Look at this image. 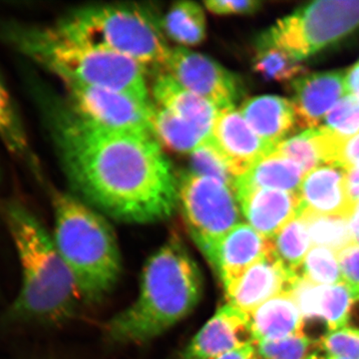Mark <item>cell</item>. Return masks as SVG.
Masks as SVG:
<instances>
[{
  "label": "cell",
  "instance_id": "38",
  "mask_svg": "<svg viewBox=\"0 0 359 359\" xmlns=\"http://www.w3.org/2000/svg\"><path fill=\"white\" fill-rule=\"evenodd\" d=\"M347 191L354 208L359 203V167L347 171Z\"/></svg>",
  "mask_w": 359,
  "mask_h": 359
},
{
  "label": "cell",
  "instance_id": "2",
  "mask_svg": "<svg viewBox=\"0 0 359 359\" xmlns=\"http://www.w3.org/2000/svg\"><path fill=\"white\" fill-rule=\"evenodd\" d=\"M1 208L21 268L20 292L7 318L39 325H59L70 320L83 297L53 236L22 203L8 201Z\"/></svg>",
  "mask_w": 359,
  "mask_h": 359
},
{
  "label": "cell",
  "instance_id": "29",
  "mask_svg": "<svg viewBox=\"0 0 359 359\" xmlns=\"http://www.w3.org/2000/svg\"><path fill=\"white\" fill-rule=\"evenodd\" d=\"M297 275L318 285L344 283L337 252L325 247H311Z\"/></svg>",
  "mask_w": 359,
  "mask_h": 359
},
{
  "label": "cell",
  "instance_id": "41",
  "mask_svg": "<svg viewBox=\"0 0 359 359\" xmlns=\"http://www.w3.org/2000/svg\"><path fill=\"white\" fill-rule=\"evenodd\" d=\"M353 243L354 244L359 245V231L353 233Z\"/></svg>",
  "mask_w": 359,
  "mask_h": 359
},
{
  "label": "cell",
  "instance_id": "37",
  "mask_svg": "<svg viewBox=\"0 0 359 359\" xmlns=\"http://www.w3.org/2000/svg\"><path fill=\"white\" fill-rule=\"evenodd\" d=\"M347 94L359 101V62L346 71Z\"/></svg>",
  "mask_w": 359,
  "mask_h": 359
},
{
  "label": "cell",
  "instance_id": "9",
  "mask_svg": "<svg viewBox=\"0 0 359 359\" xmlns=\"http://www.w3.org/2000/svg\"><path fill=\"white\" fill-rule=\"evenodd\" d=\"M71 109L97 126L152 134L154 105L114 90L63 81ZM153 135V134H152Z\"/></svg>",
  "mask_w": 359,
  "mask_h": 359
},
{
  "label": "cell",
  "instance_id": "14",
  "mask_svg": "<svg viewBox=\"0 0 359 359\" xmlns=\"http://www.w3.org/2000/svg\"><path fill=\"white\" fill-rule=\"evenodd\" d=\"M287 292L299 306L304 325L320 323L328 332L346 327L347 314L354 295L346 283L318 285L297 275Z\"/></svg>",
  "mask_w": 359,
  "mask_h": 359
},
{
  "label": "cell",
  "instance_id": "39",
  "mask_svg": "<svg viewBox=\"0 0 359 359\" xmlns=\"http://www.w3.org/2000/svg\"><path fill=\"white\" fill-rule=\"evenodd\" d=\"M217 359H259L256 344L238 347L235 351L224 354Z\"/></svg>",
  "mask_w": 359,
  "mask_h": 359
},
{
  "label": "cell",
  "instance_id": "26",
  "mask_svg": "<svg viewBox=\"0 0 359 359\" xmlns=\"http://www.w3.org/2000/svg\"><path fill=\"white\" fill-rule=\"evenodd\" d=\"M271 241L273 257L289 273L297 275L313 245L304 219L297 217L292 219Z\"/></svg>",
  "mask_w": 359,
  "mask_h": 359
},
{
  "label": "cell",
  "instance_id": "11",
  "mask_svg": "<svg viewBox=\"0 0 359 359\" xmlns=\"http://www.w3.org/2000/svg\"><path fill=\"white\" fill-rule=\"evenodd\" d=\"M209 140L236 180L271 154L276 147L259 138L236 107L219 110Z\"/></svg>",
  "mask_w": 359,
  "mask_h": 359
},
{
  "label": "cell",
  "instance_id": "8",
  "mask_svg": "<svg viewBox=\"0 0 359 359\" xmlns=\"http://www.w3.org/2000/svg\"><path fill=\"white\" fill-rule=\"evenodd\" d=\"M178 207L191 238L205 259L228 231L243 223L235 189L192 172L178 179Z\"/></svg>",
  "mask_w": 359,
  "mask_h": 359
},
{
  "label": "cell",
  "instance_id": "34",
  "mask_svg": "<svg viewBox=\"0 0 359 359\" xmlns=\"http://www.w3.org/2000/svg\"><path fill=\"white\" fill-rule=\"evenodd\" d=\"M342 282L346 283L354 297L359 295V245H348L337 252Z\"/></svg>",
  "mask_w": 359,
  "mask_h": 359
},
{
  "label": "cell",
  "instance_id": "23",
  "mask_svg": "<svg viewBox=\"0 0 359 359\" xmlns=\"http://www.w3.org/2000/svg\"><path fill=\"white\" fill-rule=\"evenodd\" d=\"M163 32L182 47L196 46L204 41L207 20L197 2H175L161 20Z\"/></svg>",
  "mask_w": 359,
  "mask_h": 359
},
{
  "label": "cell",
  "instance_id": "12",
  "mask_svg": "<svg viewBox=\"0 0 359 359\" xmlns=\"http://www.w3.org/2000/svg\"><path fill=\"white\" fill-rule=\"evenodd\" d=\"M249 344H256L250 314L226 304L196 334L182 359H217Z\"/></svg>",
  "mask_w": 359,
  "mask_h": 359
},
{
  "label": "cell",
  "instance_id": "22",
  "mask_svg": "<svg viewBox=\"0 0 359 359\" xmlns=\"http://www.w3.org/2000/svg\"><path fill=\"white\" fill-rule=\"evenodd\" d=\"M304 176L306 173L299 165L283 156L271 153L236 180V192L245 189H269L297 193Z\"/></svg>",
  "mask_w": 359,
  "mask_h": 359
},
{
  "label": "cell",
  "instance_id": "40",
  "mask_svg": "<svg viewBox=\"0 0 359 359\" xmlns=\"http://www.w3.org/2000/svg\"><path fill=\"white\" fill-rule=\"evenodd\" d=\"M349 224H351L353 233L359 231V203L354 208L353 215H351V219H349Z\"/></svg>",
  "mask_w": 359,
  "mask_h": 359
},
{
  "label": "cell",
  "instance_id": "4",
  "mask_svg": "<svg viewBox=\"0 0 359 359\" xmlns=\"http://www.w3.org/2000/svg\"><path fill=\"white\" fill-rule=\"evenodd\" d=\"M0 39L63 81L114 90L150 102L145 67L132 59L65 36L53 26L0 21Z\"/></svg>",
  "mask_w": 359,
  "mask_h": 359
},
{
  "label": "cell",
  "instance_id": "43",
  "mask_svg": "<svg viewBox=\"0 0 359 359\" xmlns=\"http://www.w3.org/2000/svg\"><path fill=\"white\" fill-rule=\"evenodd\" d=\"M325 359H344L340 358H337V356L330 355V354H327V355L323 356Z\"/></svg>",
  "mask_w": 359,
  "mask_h": 359
},
{
  "label": "cell",
  "instance_id": "18",
  "mask_svg": "<svg viewBox=\"0 0 359 359\" xmlns=\"http://www.w3.org/2000/svg\"><path fill=\"white\" fill-rule=\"evenodd\" d=\"M236 193L248 224L266 238H273L301 212L297 193L269 189H245Z\"/></svg>",
  "mask_w": 359,
  "mask_h": 359
},
{
  "label": "cell",
  "instance_id": "36",
  "mask_svg": "<svg viewBox=\"0 0 359 359\" xmlns=\"http://www.w3.org/2000/svg\"><path fill=\"white\" fill-rule=\"evenodd\" d=\"M335 166L346 171L359 167V134L342 142Z\"/></svg>",
  "mask_w": 359,
  "mask_h": 359
},
{
  "label": "cell",
  "instance_id": "24",
  "mask_svg": "<svg viewBox=\"0 0 359 359\" xmlns=\"http://www.w3.org/2000/svg\"><path fill=\"white\" fill-rule=\"evenodd\" d=\"M0 141L16 160L20 161L32 172H37L39 166L30 149L25 126L1 78H0Z\"/></svg>",
  "mask_w": 359,
  "mask_h": 359
},
{
  "label": "cell",
  "instance_id": "17",
  "mask_svg": "<svg viewBox=\"0 0 359 359\" xmlns=\"http://www.w3.org/2000/svg\"><path fill=\"white\" fill-rule=\"evenodd\" d=\"M347 171L325 165L306 174L299 189L301 212L351 219L354 205L347 191Z\"/></svg>",
  "mask_w": 359,
  "mask_h": 359
},
{
  "label": "cell",
  "instance_id": "3",
  "mask_svg": "<svg viewBox=\"0 0 359 359\" xmlns=\"http://www.w3.org/2000/svg\"><path fill=\"white\" fill-rule=\"evenodd\" d=\"M203 290L199 266L180 238H170L146 262L138 297L108 321L106 334L118 344L150 341L192 313Z\"/></svg>",
  "mask_w": 359,
  "mask_h": 359
},
{
  "label": "cell",
  "instance_id": "15",
  "mask_svg": "<svg viewBox=\"0 0 359 359\" xmlns=\"http://www.w3.org/2000/svg\"><path fill=\"white\" fill-rule=\"evenodd\" d=\"M271 256V238L257 233L249 224L241 223L217 243L205 259L224 287L255 264Z\"/></svg>",
  "mask_w": 359,
  "mask_h": 359
},
{
  "label": "cell",
  "instance_id": "19",
  "mask_svg": "<svg viewBox=\"0 0 359 359\" xmlns=\"http://www.w3.org/2000/svg\"><path fill=\"white\" fill-rule=\"evenodd\" d=\"M152 93L157 106L190 123L205 139L211 137L219 112L214 104L182 86L167 72L156 78Z\"/></svg>",
  "mask_w": 359,
  "mask_h": 359
},
{
  "label": "cell",
  "instance_id": "5",
  "mask_svg": "<svg viewBox=\"0 0 359 359\" xmlns=\"http://www.w3.org/2000/svg\"><path fill=\"white\" fill-rule=\"evenodd\" d=\"M53 240L76 280L83 299L101 301L122 273L112 226L99 212L67 193H52Z\"/></svg>",
  "mask_w": 359,
  "mask_h": 359
},
{
  "label": "cell",
  "instance_id": "7",
  "mask_svg": "<svg viewBox=\"0 0 359 359\" xmlns=\"http://www.w3.org/2000/svg\"><path fill=\"white\" fill-rule=\"evenodd\" d=\"M359 28L358 0L314 1L285 16L261 39L301 61Z\"/></svg>",
  "mask_w": 359,
  "mask_h": 359
},
{
  "label": "cell",
  "instance_id": "20",
  "mask_svg": "<svg viewBox=\"0 0 359 359\" xmlns=\"http://www.w3.org/2000/svg\"><path fill=\"white\" fill-rule=\"evenodd\" d=\"M240 111L257 136L271 145L285 140L297 127L292 103L282 97H252L243 103Z\"/></svg>",
  "mask_w": 359,
  "mask_h": 359
},
{
  "label": "cell",
  "instance_id": "10",
  "mask_svg": "<svg viewBox=\"0 0 359 359\" xmlns=\"http://www.w3.org/2000/svg\"><path fill=\"white\" fill-rule=\"evenodd\" d=\"M165 68L182 86L214 104L219 110L236 107L242 94L240 80L233 73L209 56L187 47L171 49Z\"/></svg>",
  "mask_w": 359,
  "mask_h": 359
},
{
  "label": "cell",
  "instance_id": "25",
  "mask_svg": "<svg viewBox=\"0 0 359 359\" xmlns=\"http://www.w3.org/2000/svg\"><path fill=\"white\" fill-rule=\"evenodd\" d=\"M151 130L156 140L174 152L191 154L207 140L190 123L159 106H154Z\"/></svg>",
  "mask_w": 359,
  "mask_h": 359
},
{
  "label": "cell",
  "instance_id": "16",
  "mask_svg": "<svg viewBox=\"0 0 359 359\" xmlns=\"http://www.w3.org/2000/svg\"><path fill=\"white\" fill-rule=\"evenodd\" d=\"M295 276L297 275L289 273L273 255L224 285L226 304L252 314L264 302L287 292Z\"/></svg>",
  "mask_w": 359,
  "mask_h": 359
},
{
  "label": "cell",
  "instance_id": "31",
  "mask_svg": "<svg viewBox=\"0 0 359 359\" xmlns=\"http://www.w3.org/2000/svg\"><path fill=\"white\" fill-rule=\"evenodd\" d=\"M323 123V127L340 138L355 136L359 134V101L347 94L335 104Z\"/></svg>",
  "mask_w": 359,
  "mask_h": 359
},
{
  "label": "cell",
  "instance_id": "32",
  "mask_svg": "<svg viewBox=\"0 0 359 359\" xmlns=\"http://www.w3.org/2000/svg\"><path fill=\"white\" fill-rule=\"evenodd\" d=\"M313 346L308 337L301 334L256 344L259 359H306Z\"/></svg>",
  "mask_w": 359,
  "mask_h": 359
},
{
  "label": "cell",
  "instance_id": "30",
  "mask_svg": "<svg viewBox=\"0 0 359 359\" xmlns=\"http://www.w3.org/2000/svg\"><path fill=\"white\" fill-rule=\"evenodd\" d=\"M190 155L192 173L217 180L224 185L235 189V177L209 139L203 142Z\"/></svg>",
  "mask_w": 359,
  "mask_h": 359
},
{
  "label": "cell",
  "instance_id": "35",
  "mask_svg": "<svg viewBox=\"0 0 359 359\" xmlns=\"http://www.w3.org/2000/svg\"><path fill=\"white\" fill-rule=\"evenodd\" d=\"M205 8L217 15H244L259 11L262 2L257 0H210L204 2Z\"/></svg>",
  "mask_w": 359,
  "mask_h": 359
},
{
  "label": "cell",
  "instance_id": "13",
  "mask_svg": "<svg viewBox=\"0 0 359 359\" xmlns=\"http://www.w3.org/2000/svg\"><path fill=\"white\" fill-rule=\"evenodd\" d=\"M290 88L297 128H318L335 104L347 95L346 71L302 75L292 82Z\"/></svg>",
  "mask_w": 359,
  "mask_h": 359
},
{
  "label": "cell",
  "instance_id": "33",
  "mask_svg": "<svg viewBox=\"0 0 359 359\" xmlns=\"http://www.w3.org/2000/svg\"><path fill=\"white\" fill-rule=\"evenodd\" d=\"M330 355L344 359H359V332L340 328L330 332L318 344Z\"/></svg>",
  "mask_w": 359,
  "mask_h": 359
},
{
  "label": "cell",
  "instance_id": "21",
  "mask_svg": "<svg viewBox=\"0 0 359 359\" xmlns=\"http://www.w3.org/2000/svg\"><path fill=\"white\" fill-rule=\"evenodd\" d=\"M250 321L256 344L302 335L304 320L301 311L287 292L262 304L250 314Z\"/></svg>",
  "mask_w": 359,
  "mask_h": 359
},
{
  "label": "cell",
  "instance_id": "6",
  "mask_svg": "<svg viewBox=\"0 0 359 359\" xmlns=\"http://www.w3.org/2000/svg\"><path fill=\"white\" fill-rule=\"evenodd\" d=\"M54 27L71 39L120 54L144 67H165L171 51L161 21L136 6L85 7L65 16Z\"/></svg>",
  "mask_w": 359,
  "mask_h": 359
},
{
  "label": "cell",
  "instance_id": "1",
  "mask_svg": "<svg viewBox=\"0 0 359 359\" xmlns=\"http://www.w3.org/2000/svg\"><path fill=\"white\" fill-rule=\"evenodd\" d=\"M35 96L66 177L87 202L129 224L174 214L178 180L152 134L103 128L40 89Z\"/></svg>",
  "mask_w": 359,
  "mask_h": 359
},
{
  "label": "cell",
  "instance_id": "42",
  "mask_svg": "<svg viewBox=\"0 0 359 359\" xmlns=\"http://www.w3.org/2000/svg\"><path fill=\"white\" fill-rule=\"evenodd\" d=\"M306 359H325L323 356L320 355L318 353H311V355L309 356Z\"/></svg>",
  "mask_w": 359,
  "mask_h": 359
},
{
  "label": "cell",
  "instance_id": "27",
  "mask_svg": "<svg viewBox=\"0 0 359 359\" xmlns=\"http://www.w3.org/2000/svg\"><path fill=\"white\" fill-rule=\"evenodd\" d=\"M254 68L264 79L276 82L294 81L306 71L299 60L263 39L257 45Z\"/></svg>",
  "mask_w": 359,
  "mask_h": 359
},
{
  "label": "cell",
  "instance_id": "28",
  "mask_svg": "<svg viewBox=\"0 0 359 359\" xmlns=\"http://www.w3.org/2000/svg\"><path fill=\"white\" fill-rule=\"evenodd\" d=\"M299 217L306 222L313 247H325L339 252L353 243L349 219L311 212H302Z\"/></svg>",
  "mask_w": 359,
  "mask_h": 359
},
{
  "label": "cell",
  "instance_id": "44",
  "mask_svg": "<svg viewBox=\"0 0 359 359\" xmlns=\"http://www.w3.org/2000/svg\"><path fill=\"white\" fill-rule=\"evenodd\" d=\"M358 332H359V328H358Z\"/></svg>",
  "mask_w": 359,
  "mask_h": 359
}]
</instances>
